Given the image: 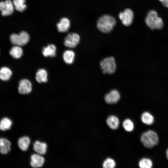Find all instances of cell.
Returning a JSON list of instances; mask_svg holds the SVG:
<instances>
[{"instance_id":"cell-1","label":"cell","mask_w":168,"mask_h":168,"mask_svg":"<svg viewBox=\"0 0 168 168\" xmlns=\"http://www.w3.org/2000/svg\"><path fill=\"white\" fill-rule=\"evenodd\" d=\"M145 21L147 25L152 30H161L163 26L162 19L158 16L156 12L153 10L148 11Z\"/></svg>"},{"instance_id":"cell-2","label":"cell","mask_w":168,"mask_h":168,"mask_svg":"<svg viewBox=\"0 0 168 168\" xmlns=\"http://www.w3.org/2000/svg\"><path fill=\"white\" fill-rule=\"evenodd\" d=\"M116 23L115 20L113 17L109 15H105L99 18L97 23V26L100 31L108 33L113 30Z\"/></svg>"},{"instance_id":"cell-3","label":"cell","mask_w":168,"mask_h":168,"mask_svg":"<svg viewBox=\"0 0 168 168\" xmlns=\"http://www.w3.org/2000/svg\"><path fill=\"white\" fill-rule=\"evenodd\" d=\"M140 140L145 147L151 148L158 144L159 138L156 132L149 130L143 132L141 134Z\"/></svg>"},{"instance_id":"cell-4","label":"cell","mask_w":168,"mask_h":168,"mask_svg":"<svg viewBox=\"0 0 168 168\" xmlns=\"http://www.w3.org/2000/svg\"><path fill=\"white\" fill-rule=\"evenodd\" d=\"M100 65L103 72L105 74H113L116 68L115 60L113 57L104 58L101 61Z\"/></svg>"},{"instance_id":"cell-5","label":"cell","mask_w":168,"mask_h":168,"mask_svg":"<svg viewBox=\"0 0 168 168\" xmlns=\"http://www.w3.org/2000/svg\"><path fill=\"white\" fill-rule=\"evenodd\" d=\"M30 39L29 34L25 31H21L18 34L13 33L10 36V41L13 44L20 46L27 44Z\"/></svg>"},{"instance_id":"cell-6","label":"cell","mask_w":168,"mask_h":168,"mask_svg":"<svg viewBox=\"0 0 168 168\" xmlns=\"http://www.w3.org/2000/svg\"><path fill=\"white\" fill-rule=\"evenodd\" d=\"M80 41V37L78 34L75 33H70L65 38L64 44L65 46L68 48H73L77 46Z\"/></svg>"},{"instance_id":"cell-7","label":"cell","mask_w":168,"mask_h":168,"mask_svg":"<svg viewBox=\"0 0 168 168\" xmlns=\"http://www.w3.org/2000/svg\"><path fill=\"white\" fill-rule=\"evenodd\" d=\"M134 14L133 11L129 8L125 9L119 14V17L122 24L126 26H130L133 22Z\"/></svg>"},{"instance_id":"cell-8","label":"cell","mask_w":168,"mask_h":168,"mask_svg":"<svg viewBox=\"0 0 168 168\" xmlns=\"http://www.w3.org/2000/svg\"><path fill=\"white\" fill-rule=\"evenodd\" d=\"M14 8L13 2L10 0L0 2V11L3 16L11 15L13 12Z\"/></svg>"},{"instance_id":"cell-9","label":"cell","mask_w":168,"mask_h":168,"mask_svg":"<svg viewBox=\"0 0 168 168\" xmlns=\"http://www.w3.org/2000/svg\"><path fill=\"white\" fill-rule=\"evenodd\" d=\"M120 98L119 92L116 89H113L105 94L104 97L105 101L108 104H114L117 103Z\"/></svg>"},{"instance_id":"cell-10","label":"cell","mask_w":168,"mask_h":168,"mask_svg":"<svg viewBox=\"0 0 168 168\" xmlns=\"http://www.w3.org/2000/svg\"><path fill=\"white\" fill-rule=\"evenodd\" d=\"M32 89L31 83L28 80L22 79L20 81L18 88L20 94L23 95L29 94L31 92Z\"/></svg>"},{"instance_id":"cell-11","label":"cell","mask_w":168,"mask_h":168,"mask_svg":"<svg viewBox=\"0 0 168 168\" xmlns=\"http://www.w3.org/2000/svg\"><path fill=\"white\" fill-rule=\"evenodd\" d=\"M30 159V165L34 168L41 167L44 164L45 161L44 157L38 153L31 155Z\"/></svg>"},{"instance_id":"cell-12","label":"cell","mask_w":168,"mask_h":168,"mask_svg":"<svg viewBox=\"0 0 168 168\" xmlns=\"http://www.w3.org/2000/svg\"><path fill=\"white\" fill-rule=\"evenodd\" d=\"M57 27L58 31L63 33L67 31L70 26L69 20L66 17H63L57 24Z\"/></svg>"},{"instance_id":"cell-13","label":"cell","mask_w":168,"mask_h":168,"mask_svg":"<svg viewBox=\"0 0 168 168\" xmlns=\"http://www.w3.org/2000/svg\"><path fill=\"white\" fill-rule=\"evenodd\" d=\"M56 48L53 44H49L44 47L42 50V53L45 57H54L56 55Z\"/></svg>"},{"instance_id":"cell-14","label":"cell","mask_w":168,"mask_h":168,"mask_svg":"<svg viewBox=\"0 0 168 168\" xmlns=\"http://www.w3.org/2000/svg\"><path fill=\"white\" fill-rule=\"evenodd\" d=\"M106 122L108 126L113 130L117 129L119 124V118L113 115H110L107 118Z\"/></svg>"},{"instance_id":"cell-15","label":"cell","mask_w":168,"mask_h":168,"mask_svg":"<svg viewBox=\"0 0 168 168\" xmlns=\"http://www.w3.org/2000/svg\"><path fill=\"white\" fill-rule=\"evenodd\" d=\"M11 144L7 139L0 138V153L6 154L8 153L11 150Z\"/></svg>"},{"instance_id":"cell-16","label":"cell","mask_w":168,"mask_h":168,"mask_svg":"<svg viewBox=\"0 0 168 168\" xmlns=\"http://www.w3.org/2000/svg\"><path fill=\"white\" fill-rule=\"evenodd\" d=\"M33 146L34 150L38 154L44 155L46 153L47 145L45 143L36 141L34 142Z\"/></svg>"},{"instance_id":"cell-17","label":"cell","mask_w":168,"mask_h":168,"mask_svg":"<svg viewBox=\"0 0 168 168\" xmlns=\"http://www.w3.org/2000/svg\"><path fill=\"white\" fill-rule=\"evenodd\" d=\"M48 73L46 70L41 68L36 74V80L39 83L46 82L48 81Z\"/></svg>"},{"instance_id":"cell-18","label":"cell","mask_w":168,"mask_h":168,"mask_svg":"<svg viewBox=\"0 0 168 168\" xmlns=\"http://www.w3.org/2000/svg\"><path fill=\"white\" fill-rule=\"evenodd\" d=\"M75 53L71 50H65L63 54V58L64 62L67 64H71L73 63L75 58Z\"/></svg>"},{"instance_id":"cell-19","label":"cell","mask_w":168,"mask_h":168,"mask_svg":"<svg viewBox=\"0 0 168 168\" xmlns=\"http://www.w3.org/2000/svg\"><path fill=\"white\" fill-rule=\"evenodd\" d=\"M141 119L142 122L147 125H151L154 122V118L153 115L147 111L143 112L142 114Z\"/></svg>"},{"instance_id":"cell-20","label":"cell","mask_w":168,"mask_h":168,"mask_svg":"<svg viewBox=\"0 0 168 168\" xmlns=\"http://www.w3.org/2000/svg\"><path fill=\"white\" fill-rule=\"evenodd\" d=\"M12 75V71L9 68L3 67L0 69V79L2 80H8L11 77Z\"/></svg>"},{"instance_id":"cell-21","label":"cell","mask_w":168,"mask_h":168,"mask_svg":"<svg viewBox=\"0 0 168 168\" xmlns=\"http://www.w3.org/2000/svg\"><path fill=\"white\" fill-rule=\"evenodd\" d=\"M30 143V139L27 136L20 138L18 140V144L19 148L22 151H26Z\"/></svg>"},{"instance_id":"cell-22","label":"cell","mask_w":168,"mask_h":168,"mask_svg":"<svg viewBox=\"0 0 168 168\" xmlns=\"http://www.w3.org/2000/svg\"><path fill=\"white\" fill-rule=\"evenodd\" d=\"M9 53L14 58L18 59L20 58L22 56L23 51L20 46L15 45L11 49Z\"/></svg>"},{"instance_id":"cell-23","label":"cell","mask_w":168,"mask_h":168,"mask_svg":"<svg viewBox=\"0 0 168 168\" xmlns=\"http://www.w3.org/2000/svg\"><path fill=\"white\" fill-rule=\"evenodd\" d=\"M12 125V122L7 117L3 118L0 121V130L5 131L10 129Z\"/></svg>"},{"instance_id":"cell-24","label":"cell","mask_w":168,"mask_h":168,"mask_svg":"<svg viewBox=\"0 0 168 168\" xmlns=\"http://www.w3.org/2000/svg\"><path fill=\"white\" fill-rule=\"evenodd\" d=\"M13 3L14 8L18 11L22 12L26 9V0H13Z\"/></svg>"},{"instance_id":"cell-25","label":"cell","mask_w":168,"mask_h":168,"mask_svg":"<svg viewBox=\"0 0 168 168\" xmlns=\"http://www.w3.org/2000/svg\"><path fill=\"white\" fill-rule=\"evenodd\" d=\"M153 166L152 160L148 158H142L138 162V166L141 168H151Z\"/></svg>"},{"instance_id":"cell-26","label":"cell","mask_w":168,"mask_h":168,"mask_svg":"<svg viewBox=\"0 0 168 168\" xmlns=\"http://www.w3.org/2000/svg\"><path fill=\"white\" fill-rule=\"evenodd\" d=\"M122 125L124 129L128 132L132 131L134 128L133 122L129 119H126L124 120L123 122Z\"/></svg>"},{"instance_id":"cell-27","label":"cell","mask_w":168,"mask_h":168,"mask_svg":"<svg viewBox=\"0 0 168 168\" xmlns=\"http://www.w3.org/2000/svg\"><path fill=\"white\" fill-rule=\"evenodd\" d=\"M116 166L115 161L111 158H106L102 163V167L104 168H114Z\"/></svg>"},{"instance_id":"cell-28","label":"cell","mask_w":168,"mask_h":168,"mask_svg":"<svg viewBox=\"0 0 168 168\" xmlns=\"http://www.w3.org/2000/svg\"><path fill=\"white\" fill-rule=\"evenodd\" d=\"M161 3L164 6L168 8V0H164Z\"/></svg>"},{"instance_id":"cell-29","label":"cell","mask_w":168,"mask_h":168,"mask_svg":"<svg viewBox=\"0 0 168 168\" xmlns=\"http://www.w3.org/2000/svg\"><path fill=\"white\" fill-rule=\"evenodd\" d=\"M166 155L167 158L168 160V148H167L166 151Z\"/></svg>"},{"instance_id":"cell-30","label":"cell","mask_w":168,"mask_h":168,"mask_svg":"<svg viewBox=\"0 0 168 168\" xmlns=\"http://www.w3.org/2000/svg\"><path fill=\"white\" fill-rule=\"evenodd\" d=\"M159 0L161 2L164 0Z\"/></svg>"}]
</instances>
